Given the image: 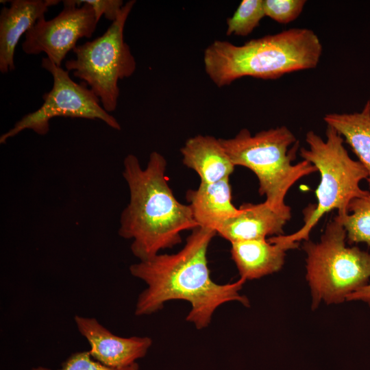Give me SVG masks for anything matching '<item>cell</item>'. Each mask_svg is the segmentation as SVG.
Listing matches in <instances>:
<instances>
[{
  "label": "cell",
  "mask_w": 370,
  "mask_h": 370,
  "mask_svg": "<svg viewBox=\"0 0 370 370\" xmlns=\"http://www.w3.org/2000/svg\"><path fill=\"white\" fill-rule=\"evenodd\" d=\"M217 234L214 230L198 227L192 230L184 247L173 254H160L130 267V273L146 283L138 295L135 308L137 316L153 314L166 301L184 300L191 309L186 321L197 329L208 326L215 310L229 301L249 306L247 297L240 294L245 280L221 284L210 275L207 251Z\"/></svg>",
  "instance_id": "cell-1"
},
{
  "label": "cell",
  "mask_w": 370,
  "mask_h": 370,
  "mask_svg": "<svg viewBox=\"0 0 370 370\" xmlns=\"http://www.w3.org/2000/svg\"><path fill=\"white\" fill-rule=\"evenodd\" d=\"M123 166L130 202L121 213L118 233L132 240V254L145 261L181 243V233L199 225L190 206L175 197L165 175L166 161L162 155L151 152L143 169L136 156L129 154Z\"/></svg>",
  "instance_id": "cell-2"
},
{
  "label": "cell",
  "mask_w": 370,
  "mask_h": 370,
  "mask_svg": "<svg viewBox=\"0 0 370 370\" xmlns=\"http://www.w3.org/2000/svg\"><path fill=\"white\" fill-rule=\"evenodd\" d=\"M319 36L307 28H291L251 39L243 45L215 40L205 50V71L218 87L245 76L276 79L315 68L322 54Z\"/></svg>",
  "instance_id": "cell-3"
},
{
  "label": "cell",
  "mask_w": 370,
  "mask_h": 370,
  "mask_svg": "<svg viewBox=\"0 0 370 370\" xmlns=\"http://www.w3.org/2000/svg\"><path fill=\"white\" fill-rule=\"evenodd\" d=\"M219 140L236 166L252 171L259 182V193L275 211L291 217V208L285 197L299 180L317 171L310 162L304 160L295 164L298 142L286 126L271 128L252 135L242 129L232 138Z\"/></svg>",
  "instance_id": "cell-4"
},
{
  "label": "cell",
  "mask_w": 370,
  "mask_h": 370,
  "mask_svg": "<svg viewBox=\"0 0 370 370\" xmlns=\"http://www.w3.org/2000/svg\"><path fill=\"white\" fill-rule=\"evenodd\" d=\"M325 136L323 140L313 131L306 134L308 149L301 148L299 154L319 172L320 183L315 190L317 204L304 210V223L299 230L276 236L282 242L298 244L301 240H309L311 230L323 215L334 209L339 216L347 214L352 199L369 193L360 187V182L368 177L367 171L359 161L349 157L343 137L329 125Z\"/></svg>",
  "instance_id": "cell-5"
},
{
  "label": "cell",
  "mask_w": 370,
  "mask_h": 370,
  "mask_svg": "<svg viewBox=\"0 0 370 370\" xmlns=\"http://www.w3.org/2000/svg\"><path fill=\"white\" fill-rule=\"evenodd\" d=\"M346 237L345 230L334 217L319 242L304 243L312 308L321 301L331 304L346 301L370 279V254L357 247H347Z\"/></svg>",
  "instance_id": "cell-6"
},
{
  "label": "cell",
  "mask_w": 370,
  "mask_h": 370,
  "mask_svg": "<svg viewBox=\"0 0 370 370\" xmlns=\"http://www.w3.org/2000/svg\"><path fill=\"white\" fill-rule=\"evenodd\" d=\"M136 3H125L117 18L101 36L77 45L74 59L66 61V71L82 80L100 99L108 113L115 110L120 90L119 80L130 77L136 62L130 46L124 40L127 18Z\"/></svg>",
  "instance_id": "cell-7"
},
{
  "label": "cell",
  "mask_w": 370,
  "mask_h": 370,
  "mask_svg": "<svg viewBox=\"0 0 370 370\" xmlns=\"http://www.w3.org/2000/svg\"><path fill=\"white\" fill-rule=\"evenodd\" d=\"M41 66L53 77L51 89L43 95L44 102L37 110L23 116L1 136V144L25 130L45 135L49 130V121L57 116L99 119L114 130H121L119 122L104 110L99 97L86 84L74 82L68 71L47 57L42 58Z\"/></svg>",
  "instance_id": "cell-8"
},
{
  "label": "cell",
  "mask_w": 370,
  "mask_h": 370,
  "mask_svg": "<svg viewBox=\"0 0 370 370\" xmlns=\"http://www.w3.org/2000/svg\"><path fill=\"white\" fill-rule=\"evenodd\" d=\"M62 2L63 10L50 20L39 19L25 34L21 45L25 53H45L59 66L79 39L92 36L98 23L92 8L84 0Z\"/></svg>",
  "instance_id": "cell-9"
},
{
  "label": "cell",
  "mask_w": 370,
  "mask_h": 370,
  "mask_svg": "<svg viewBox=\"0 0 370 370\" xmlns=\"http://www.w3.org/2000/svg\"><path fill=\"white\" fill-rule=\"evenodd\" d=\"M79 332L87 340L91 356L110 368L129 367L144 357L152 340L149 337H121L112 333L95 318L75 315Z\"/></svg>",
  "instance_id": "cell-10"
},
{
  "label": "cell",
  "mask_w": 370,
  "mask_h": 370,
  "mask_svg": "<svg viewBox=\"0 0 370 370\" xmlns=\"http://www.w3.org/2000/svg\"><path fill=\"white\" fill-rule=\"evenodd\" d=\"M0 12V71L15 69L14 53L19 39L35 25L58 0H12Z\"/></svg>",
  "instance_id": "cell-11"
},
{
  "label": "cell",
  "mask_w": 370,
  "mask_h": 370,
  "mask_svg": "<svg viewBox=\"0 0 370 370\" xmlns=\"http://www.w3.org/2000/svg\"><path fill=\"white\" fill-rule=\"evenodd\" d=\"M239 213L225 221L217 234L231 243L267 239L269 236L283 235V227L291 219L271 208L265 201L244 204Z\"/></svg>",
  "instance_id": "cell-12"
},
{
  "label": "cell",
  "mask_w": 370,
  "mask_h": 370,
  "mask_svg": "<svg viewBox=\"0 0 370 370\" xmlns=\"http://www.w3.org/2000/svg\"><path fill=\"white\" fill-rule=\"evenodd\" d=\"M231 244L232 258L241 278L245 280L259 279L280 271L286 251L298 246L280 241L275 236Z\"/></svg>",
  "instance_id": "cell-13"
},
{
  "label": "cell",
  "mask_w": 370,
  "mask_h": 370,
  "mask_svg": "<svg viewBox=\"0 0 370 370\" xmlns=\"http://www.w3.org/2000/svg\"><path fill=\"white\" fill-rule=\"evenodd\" d=\"M183 164L197 172L201 183L211 184L226 178L235 165L219 139L209 135L188 138L181 149Z\"/></svg>",
  "instance_id": "cell-14"
},
{
  "label": "cell",
  "mask_w": 370,
  "mask_h": 370,
  "mask_svg": "<svg viewBox=\"0 0 370 370\" xmlns=\"http://www.w3.org/2000/svg\"><path fill=\"white\" fill-rule=\"evenodd\" d=\"M186 199L199 227L216 232L225 221L240 211L232 203L229 178L211 184L200 182L197 189L187 191Z\"/></svg>",
  "instance_id": "cell-15"
},
{
  "label": "cell",
  "mask_w": 370,
  "mask_h": 370,
  "mask_svg": "<svg viewBox=\"0 0 370 370\" xmlns=\"http://www.w3.org/2000/svg\"><path fill=\"white\" fill-rule=\"evenodd\" d=\"M327 125L333 127L351 147L368 173L370 190V101L360 112L329 113L324 116Z\"/></svg>",
  "instance_id": "cell-16"
},
{
  "label": "cell",
  "mask_w": 370,
  "mask_h": 370,
  "mask_svg": "<svg viewBox=\"0 0 370 370\" xmlns=\"http://www.w3.org/2000/svg\"><path fill=\"white\" fill-rule=\"evenodd\" d=\"M348 213L336 215L347 233L349 243H365L370 246V191L366 195L352 199Z\"/></svg>",
  "instance_id": "cell-17"
},
{
  "label": "cell",
  "mask_w": 370,
  "mask_h": 370,
  "mask_svg": "<svg viewBox=\"0 0 370 370\" xmlns=\"http://www.w3.org/2000/svg\"><path fill=\"white\" fill-rule=\"evenodd\" d=\"M264 16L263 0H243L234 14L227 19L226 34L247 36Z\"/></svg>",
  "instance_id": "cell-18"
},
{
  "label": "cell",
  "mask_w": 370,
  "mask_h": 370,
  "mask_svg": "<svg viewBox=\"0 0 370 370\" xmlns=\"http://www.w3.org/2000/svg\"><path fill=\"white\" fill-rule=\"evenodd\" d=\"M305 0H263L265 16L286 24L295 20L302 12Z\"/></svg>",
  "instance_id": "cell-19"
},
{
  "label": "cell",
  "mask_w": 370,
  "mask_h": 370,
  "mask_svg": "<svg viewBox=\"0 0 370 370\" xmlns=\"http://www.w3.org/2000/svg\"><path fill=\"white\" fill-rule=\"evenodd\" d=\"M31 370L52 369L45 367H37ZM57 370H138V365L136 362L125 368H110L95 360L89 351H83L71 354Z\"/></svg>",
  "instance_id": "cell-20"
},
{
  "label": "cell",
  "mask_w": 370,
  "mask_h": 370,
  "mask_svg": "<svg viewBox=\"0 0 370 370\" xmlns=\"http://www.w3.org/2000/svg\"><path fill=\"white\" fill-rule=\"evenodd\" d=\"M93 9L98 22L101 16L112 22L114 21L121 12L124 3L121 0H84Z\"/></svg>",
  "instance_id": "cell-21"
},
{
  "label": "cell",
  "mask_w": 370,
  "mask_h": 370,
  "mask_svg": "<svg viewBox=\"0 0 370 370\" xmlns=\"http://www.w3.org/2000/svg\"><path fill=\"white\" fill-rule=\"evenodd\" d=\"M346 301H362L370 306V284H366L350 294Z\"/></svg>",
  "instance_id": "cell-22"
}]
</instances>
